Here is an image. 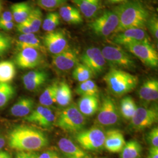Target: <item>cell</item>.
Segmentation results:
<instances>
[{"instance_id": "cell-1", "label": "cell", "mask_w": 158, "mask_h": 158, "mask_svg": "<svg viewBox=\"0 0 158 158\" xmlns=\"http://www.w3.org/2000/svg\"><path fill=\"white\" fill-rule=\"evenodd\" d=\"M118 18V26L115 34L132 28L145 29L150 17L148 10L137 0L127 1L114 8Z\"/></svg>"}, {"instance_id": "cell-2", "label": "cell", "mask_w": 158, "mask_h": 158, "mask_svg": "<svg viewBox=\"0 0 158 158\" xmlns=\"http://www.w3.org/2000/svg\"><path fill=\"white\" fill-rule=\"evenodd\" d=\"M8 145L18 151H36L48 144V139L40 130L26 125H19L10 132Z\"/></svg>"}, {"instance_id": "cell-3", "label": "cell", "mask_w": 158, "mask_h": 158, "mask_svg": "<svg viewBox=\"0 0 158 158\" xmlns=\"http://www.w3.org/2000/svg\"><path fill=\"white\" fill-rule=\"evenodd\" d=\"M108 89L117 97H121L134 90L138 83L135 75L119 69L113 68L104 77Z\"/></svg>"}, {"instance_id": "cell-4", "label": "cell", "mask_w": 158, "mask_h": 158, "mask_svg": "<svg viewBox=\"0 0 158 158\" xmlns=\"http://www.w3.org/2000/svg\"><path fill=\"white\" fill-rule=\"evenodd\" d=\"M85 117L74 104L62 110L55 121L57 127L69 133L77 134L82 131L85 124Z\"/></svg>"}, {"instance_id": "cell-5", "label": "cell", "mask_w": 158, "mask_h": 158, "mask_svg": "<svg viewBox=\"0 0 158 158\" xmlns=\"http://www.w3.org/2000/svg\"><path fill=\"white\" fill-rule=\"evenodd\" d=\"M106 132L98 127H93L88 130L77 133L76 140L81 147L87 151H96L103 148Z\"/></svg>"}, {"instance_id": "cell-6", "label": "cell", "mask_w": 158, "mask_h": 158, "mask_svg": "<svg viewBox=\"0 0 158 158\" xmlns=\"http://www.w3.org/2000/svg\"><path fill=\"white\" fill-rule=\"evenodd\" d=\"M101 51L106 62L114 68L131 70L135 67V63L132 57L119 46H106Z\"/></svg>"}, {"instance_id": "cell-7", "label": "cell", "mask_w": 158, "mask_h": 158, "mask_svg": "<svg viewBox=\"0 0 158 158\" xmlns=\"http://www.w3.org/2000/svg\"><path fill=\"white\" fill-rule=\"evenodd\" d=\"M118 23V18L114 10L106 11L92 21L89 27L97 35L106 37L115 33Z\"/></svg>"}, {"instance_id": "cell-8", "label": "cell", "mask_w": 158, "mask_h": 158, "mask_svg": "<svg viewBox=\"0 0 158 158\" xmlns=\"http://www.w3.org/2000/svg\"><path fill=\"white\" fill-rule=\"evenodd\" d=\"M124 47L148 67L158 68V52L150 42H138Z\"/></svg>"}, {"instance_id": "cell-9", "label": "cell", "mask_w": 158, "mask_h": 158, "mask_svg": "<svg viewBox=\"0 0 158 158\" xmlns=\"http://www.w3.org/2000/svg\"><path fill=\"white\" fill-rule=\"evenodd\" d=\"M119 119L120 114L115 100L110 96L104 97L98 110V124L106 127L114 126L118 123Z\"/></svg>"}, {"instance_id": "cell-10", "label": "cell", "mask_w": 158, "mask_h": 158, "mask_svg": "<svg viewBox=\"0 0 158 158\" xmlns=\"http://www.w3.org/2000/svg\"><path fill=\"white\" fill-rule=\"evenodd\" d=\"M157 107H139L131 119V127L136 131L148 128L158 122Z\"/></svg>"}, {"instance_id": "cell-11", "label": "cell", "mask_w": 158, "mask_h": 158, "mask_svg": "<svg viewBox=\"0 0 158 158\" xmlns=\"http://www.w3.org/2000/svg\"><path fill=\"white\" fill-rule=\"evenodd\" d=\"M80 60L90 70L94 76L102 73L107 62L102 51L96 47L87 49L80 57Z\"/></svg>"}, {"instance_id": "cell-12", "label": "cell", "mask_w": 158, "mask_h": 158, "mask_svg": "<svg viewBox=\"0 0 158 158\" xmlns=\"http://www.w3.org/2000/svg\"><path fill=\"white\" fill-rule=\"evenodd\" d=\"M44 45L47 50L53 55H57L69 48L66 34L60 30H55L44 37Z\"/></svg>"}, {"instance_id": "cell-13", "label": "cell", "mask_w": 158, "mask_h": 158, "mask_svg": "<svg viewBox=\"0 0 158 158\" xmlns=\"http://www.w3.org/2000/svg\"><path fill=\"white\" fill-rule=\"evenodd\" d=\"M150 42L148 34L145 29L132 28L119 32L114 36L113 42L119 45H128L142 42Z\"/></svg>"}, {"instance_id": "cell-14", "label": "cell", "mask_w": 158, "mask_h": 158, "mask_svg": "<svg viewBox=\"0 0 158 158\" xmlns=\"http://www.w3.org/2000/svg\"><path fill=\"white\" fill-rule=\"evenodd\" d=\"M24 119L43 128H49L55 123L56 117L49 108L40 106L24 117Z\"/></svg>"}, {"instance_id": "cell-15", "label": "cell", "mask_w": 158, "mask_h": 158, "mask_svg": "<svg viewBox=\"0 0 158 158\" xmlns=\"http://www.w3.org/2000/svg\"><path fill=\"white\" fill-rule=\"evenodd\" d=\"M79 56L77 51L70 48L52 57V63L53 66L58 70L61 72H68L70 70L79 63Z\"/></svg>"}, {"instance_id": "cell-16", "label": "cell", "mask_w": 158, "mask_h": 158, "mask_svg": "<svg viewBox=\"0 0 158 158\" xmlns=\"http://www.w3.org/2000/svg\"><path fill=\"white\" fill-rule=\"evenodd\" d=\"M42 62L40 51L33 48L20 50L15 57L17 66L23 69H31L38 66Z\"/></svg>"}, {"instance_id": "cell-17", "label": "cell", "mask_w": 158, "mask_h": 158, "mask_svg": "<svg viewBox=\"0 0 158 158\" xmlns=\"http://www.w3.org/2000/svg\"><path fill=\"white\" fill-rule=\"evenodd\" d=\"M48 74L44 70H32L25 74L22 77L25 88L29 91H36L45 84Z\"/></svg>"}, {"instance_id": "cell-18", "label": "cell", "mask_w": 158, "mask_h": 158, "mask_svg": "<svg viewBox=\"0 0 158 158\" xmlns=\"http://www.w3.org/2000/svg\"><path fill=\"white\" fill-rule=\"evenodd\" d=\"M126 142L122 131L117 129H111L106 132L104 147L108 152L120 153Z\"/></svg>"}, {"instance_id": "cell-19", "label": "cell", "mask_w": 158, "mask_h": 158, "mask_svg": "<svg viewBox=\"0 0 158 158\" xmlns=\"http://www.w3.org/2000/svg\"><path fill=\"white\" fill-rule=\"evenodd\" d=\"M58 147L66 158H89V155L73 142L62 138L58 142Z\"/></svg>"}, {"instance_id": "cell-20", "label": "cell", "mask_w": 158, "mask_h": 158, "mask_svg": "<svg viewBox=\"0 0 158 158\" xmlns=\"http://www.w3.org/2000/svg\"><path fill=\"white\" fill-rule=\"evenodd\" d=\"M138 94L140 99L143 101H156L158 98V80L151 78L145 80L140 87Z\"/></svg>"}, {"instance_id": "cell-21", "label": "cell", "mask_w": 158, "mask_h": 158, "mask_svg": "<svg viewBox=\"0 0 158 158\" xmlns=\"http://www.w3.org/2000/svg\"><path fill=\"white\" fill-rule=\"evenodd\" d=\"M100 101L97 96H81L77 102V108L85 117H90L98 112Z\"/></svg>"}, {"instance_id": "cell-22", "label": "cell", "mask_w": 158, "mask_h": 158, "mask_svg": "<svg viewBox=\"0 0 158 158\" xmlns=\"http://www.w3.org/2000/svg\"><path fill=\"white\" fill-rule=\"evenodd\" d=\"M35 102L30 97L19 98L11 108L10 113L16 117H25L34 110Z\"/></svg>"}, {"instance_id": "cell-23", "label": "cell", "mask_w": 158, "mask_h": 158, "mask_svg": "<svg viewBox=\"0 0 158 158\" xmlns=\"http://www.w3.org/2000/svg\"><path fill=\"white\" fill-rule=\"evenodd\" d=\"M58 13L60 18L70 24L79 25L83 21L81 12L74 6L65 4L59 8Z\"/></svg>"}, {"instance_id": "cell-24", "label": "cell", "mask_w": 158, "mask_h": 158, "mask_svg": "<svg viewBox=\"0 0 158 158\" xmlns=\"http://www.w3.org/2000/svg\"><path fill=\"white\" fill-rule=\"evenodd\" d=\"M72 1L77 6L80 12L87 18L95 17L101 6V0H72Z\"/></svg>"}, {"instance_id": "cell-25", "label": "cell", "mask_w": 158, "mask_h": 158, "mask_svg": "<svg viewBox=\"0 0 158 158\" xmlns=\"http://www.w3.org/2000/svg\"><path fill=\"white\" fill-rule=\"evenodd\" d=\"M16 44L19 51L26 48H33L40 51L43 48L40 40L35 34H21L18 37Z\"/></svg>"}, {"instance_id": "cell-26", "label": "cell", "mask_w": 158, "mask_h": 158, "mask_svg": "<svg viewBox=\"0 0 158 158\" xmlns=\"http://www.w3.org/2000/svg\"><path fill=\"white\" fill-rule=\"evenodd\" d=\"M32 10L30 4L26 2L15 3L11 6V11L14 20L17 23H23L28 18Z\"/></svg>"}, {"instance_id": "cell-27", "label": "cell", "mask_w": 158, "mask_h": 158, "mask_svg": "<svg viewBox=\"0 0 158 158\" xmlns=\"http://www.w3.org/2000/svg\"><path fill=\"white\" fill-rule=\"evenodd\" d=\"M73 98L72 91L68 83L65 81L59 83L56 94V102L61 107H68Z\"/></svg>"}, {"instance_id": "cell-28", "label": "cell", "mask_w": 158, "mask_h": 158, "mask_svg": "<svg viewBox=\"0 0 158 158\" xmlns=\"http://www.w3.org/2000/svg\"><path fill=\"white\" fill-rule=\"evenodd\" d=\"M142 151L140 143L135 139L126 142L120 152L119 158H139Z\"/></svg>"}, {"instance_id": "cell-29", "label": "cell", "mask_w": 158, "mask_h": 158, "mask_svg": "<svg viewBox=\"0 0 158 158\" xmlns=\"http://www.w3.org/2000/svg\"><path fill=\"white\" fill-rule=\"evenodd\" d=\"M137 106L134 100L130 96L124 97L120 102L119 114L124 118L131 120L135 114Z\"/></svg>"}, {"instance_id": "cell-30", "label": "cell", "mask_w": 158, "mask_h": 158, "mask_svg": "<svg viewBox=\"0 0 158 158\" xmlns=\"http://www.w3.org/2000/svg\"><path fill=\"white\" fill-rule=\"evenodd\" d=\"M16 75L15 64L10 60L0 62V83H10Z\"/></svg>"}, {"instance_id": "cell-31", "label": "cell", "mask_w": 158, "mask_h": 158, "mask_svg": "<svg viewBox=\"0 0 158 158\" xmlns=\"http://www.w3.org/2000/svg\"><path fill=\"white\" fill-rule=\"evenodd\" d=\"M43 22L42 12L40 8H32L28 18L24 21L31 29L32 33L35 34L39 31Z\"/></svg>"}, {"instance_id": "cell-32", "label": "cell", "mask_w": 158, "mask_h": 158, "mask_svg": "<svg viewBox=\"0 0 158 158\" xmlns=\"http://www.w3.org/2000/svg\"><path fill=\"white\" fill-rule=\"evenodd\" d=\"M76 93L81 96L98 97L99 89L96 83L90 79L80 83L76 89Z\"/></svg>"}, {"instance_id": "cell-33", "label": "cell", "mask_w": 158, "mask_h": 158, "mask_svg": "<svg viewBox=\"0 0 158 158\" xmlns=\"http://www.w3.org/2000/svg\"><path fill=\"white\" fill-rule=\"evenodd\" d=\"M58 84L54 83L48 86L41 94L40 97V102L41 106L49 107L56 102V94Z\"/></svg>"}, {"instance_id": "cell-34", "label": "cell", "mask_w": 158, "mask_h": 158, "mask_svg": "<svg viewBox=\"0 0 158 158\" xmlns=\"http://www.w3.org/2000/svg\"><path fill=\"white\" fill-rule=\"evenodd\" d=\"M15 94V90L9 83H0V108L7 105Z\"/></svg>"}, {"instance_id": "cell-35", "label": "cell", "mask_w": 158, "mask_h": 158, "mask_svg": "<svg viewBox=\"0 0 158 158\" xmlns=\"http://www.w3.org/2000/svg\"><path fill=\"white\" fill-rule=\"evenodd\" d=\"M60 17L57 12H49L44 19L42 28L44 31L50 32L56 30V28L60 24Z\"/></svg>"}, {"instance_id": "cell-36", "label": "cell", "mask_w": 158, "mask_h": 158, "mask_svg": "<svg viewBox=\"0 0 158 158\" xmlns=\"http://www.w3.org/2000/svg\"><path fill=\"white\" fill-rule=\"evenodd\" d=\"M74 80L81 83L88 80H90L94 76V74L90 70L81 63H79L74 68L72 73Z\"/></svg>"}, {"instance_id": "cell-37", "label": "cell", "mask_w": 158, "mask_h": 158, "mask_svg": "<svg viewBox=\"0 0 158 158\" xmlns=\"http://www.w3.org/2000/svg\"><path fill=\"white\" fill-rule=\"evenodd\" d=\"M68 0H36L38 6L46 11H53L65 4Z\"/></svg>"}, {"instance_id": "cell-38", "label": "cell", "mask_w": 158, "mask_h": 158, "mask_svg": "<svg viewBox=\"0 0 158 158\" xmlns=\"http://www.w3.org/2000/svg\"><path fill=\"white\" fill-rule=\"evenodd\" d=\"M12 40L8 35L0 32V57L3 56L11 48Z\"/></svg>"}, {"instance_id": "cell-39", "label": "cell", "mask_w": 158, "mask_h": 158, "mask_svg": "<svg viewBox=\"0 0 158 158\" xmlns=\"http://www.w3.org/2000/svg\"><path fill=\"white\" fill-rule=\"evenodd\" d=\"M147 27L149 29L153 36L158 40V19L156 15L150 16L147 23Z\"/></svg>"}, {"instance_id": "cell-40", "label": "cell", "mask_w": 158, "mask_h": 158, "mask_svg": "<svg viewBox=\"0 0 158 158\" xmlns=\"http://www.w3.org/2000/svg\"><path fill=\"white\" fill-rule=\"evenodd\" d=\"M147 141L151 147L158 148V128L155 127L149 131L147 136Z\"/></svg>"}, {"instance_id": "cell-41", "label": "cell", "mask_w": 158, "mask_h": 158, "mask_svg": "<svg viewBox=\"0 0 158 158\" xmlns=\"http://www.w3.org/2000/svg\"><path fill=\"white\" fill-rule=\"evenodd\" d=\"M39 155L34 151H18L15 158H38Z\"/></svg>"}, {"instance_id": "cell-42", "label": "cell", "mask_w": 158, "mask_h": 158, "mask_svg": "<svg viewBox=\"0 0 158 158\" xmlns=\"http://www.w3.org/2000/svg\"><path fill=\"white\" fill-rule=\"evenodd\" d=\"M16 28L17 31L21 34H33L28 26L25 23H17Z\"/></svg>"}, {"instance_id": "cell-43", "label": "cell", "mask_w": 158, "mask_h": 158, "mask_svg": "<svg viewBox=\"0 0 158 158\" xmlns=\"http://www.w3.org/2000/svg\"><path fill=\"white\" fill-rule=\"evenodd\" d=\"M38 158H60V157L56 151L48 150L39 155Z\"/></svg>"}, {"instance_id": "cell-44", "label": "cell", "mask_w": 158, "mask_h": 158, "mask_svg": "<svg viewBox=\"0 0 158 158\" xmlns=\"http://www.w3.org/2000/svg\"><path fill=\"white\" fill-rule=\"evenodd\" d=\"M13 21H14V18L12 17L11 12L10 11H6L3 12L0 16V23L10 22Z\"/></svg>"}, {"instance_id": "cell-45", "label": "cell", "mask_w": 158, "mask_h": 158, "mask_svg": "<svg viewBox=\"0 0 158 158\" xmlns=\"http://www.w3.org/2000/svg\"><path fill=\"white\" fill-rule=\"evenodd\" d=\"M14 26H15V23L14 22V21L7 22V23H1L0 29L6 31H9L14 28Z\"/></svg>"}, {"instance_id": "cell-46", "label": "cell", "mask_w": 158, "mask_h": 158, "mask_svg": "<svg viewBox=\"0 0 158 158\" xmlns=\"http://www.w3.org/2000/svg\"><path fill=\"white\" fill-rule=\"evenodd\" d=\"M148 158H158V147H151Z\"/></svg>"}, {"instance_id": "cell-47", "label": "cell", "mask_w": 158, "mask_h": 158, "mask_svg": "<svg viewBox=\"0 0 158 158\" xmlns=\"http://www.w3.org/2000/svg\"><path fill=\"white\" fill-rule=\"evenodd\" d=\"M128 0H108V1L111 4H121Z\"/></svg>"}, {"instance_id": "cell-48", "label": "cell", "mask_w": 158, "mask_h": 158, "mask_svg": "<svg viewBox=\"0 0 158 158\" xmlns=\"http://www.w3.org/2000/svg\"><path fill=\"white\" fill-rule=\"evenodd\" d=\"M4 145H5V140L1 136H0V150L3 148Z\"/></svg>"}, {"instance_id": "cell-49", "label": "cell", "mask_w": 158, "mask_h": 158, "mask_svg": "<svg viewBox=\"0 0 158 158\" xmlns=\"http://www.w3.org/2000/svg\"><path fill=\"white\" fill-rule=\"evenodd\" d=\"M10 153L5 151H0V158H4L8 156Z\"/></svg>"}, {"instance_id": "cell-50", "label": "cell", "mask_w": 158, "mask_h": 158, "mask_svg": "<svg viewBox=\"0 0 158 158\" xmlns=\"http://www.w3.org/2000/svg\"><path fill=\"white\" fill-rule=\"evenodd\" d=\"M1 9H2V2H1V1L0 0V12L1 11Z\"/></svg>"}, {"instance_id": "cell-51", "label": "cell", "mask_w": 158, "mask_h": 158, "mask_svg": "<svg viewBox=\"0 0 158 158\" xmlns=\"http://www.w3.org/2000/svg\"><path fill=\"white\" fill-rule=\"evenodd\" d=\"M4 158H12L11 155L10 154H9L8 156H6Z\"/></svg>"}, {"instance_id": "cell-52", "label": "cell", "mask_w": 158, "mask_h": 158, "mask_svg": "<svg viewBox=\"0 0 158 158\" xmlns=\"http://www.w3.org/2000/svg\"></svg>"}]
</instances>
